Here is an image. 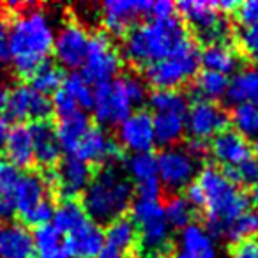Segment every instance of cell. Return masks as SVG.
Here are the masks:
<instances>
[{"mask_svg":"<svg viewBox=\"0 0 258 258\" xmlns=\"http://www.w3.org/2000/svg\"><path fill=\"white\" fill-rule=\"evenodd\" d=\"M55 25L50 15L37 6L23 4L6 29L11 66L20 78H32L53 51Z\"/></svg>","mask_w":258,"mask_h":258,"instance_id":"1","label":"cell"},{"mask_svg":"<svg viewBox=\"0 0 258 258\" xmlns=\"http://www.w3.org/2000/svg\"><path fill=\"white\" fill-rule=\"evenodd\" d=\"M187 39V29L177 15L166 20L149 18L124 36L122 58L137 68H147L175 51Z\"/></svg>","mask_w":258,"mask_h":258,"instance_id":"2","label":"cell"},{"mask_svg":"<svg viewBox=\"0 0 258 258\" xmlns=\"http://www.w3.org/2000/svg\"><path fill=\"white\" fill-rule=\"evenodd\" d=\"M195 180L205 197V230L212 239H223L226 228L249 209V197L216 166H205Z\"/></svg>","mask_w":258,"mask_h":258,"instance_id":"3","label":"cell"},{"mask_svg":"<svg viewBox=\"0 0 258 258\" xmlns=\"http://www.w3.org/2000/svg\"><path fill=\"white\" fill-rule=\"evenodd\" d=\"M135 187L115 165L103 166L82 195V205L90 221L108 225L122 218L133 205Z\"/></svg>","mask_w":258,"mask_h":258,"instance_id":"4","label":"cell"},{"mask_svg":"<svg viewBox=\"0 0 258 258\" xmlns=\"http://www.w3.org/2000/svg\"><path fill=\"white\" fill-rule=\"evenodd\" d=\"M131 219L138 232V244L144 258H170L172 226L165 218L161 202L137 200L131 205Z\"/></svg>","mask_w":258,"mask_h":258,"instance_id":"5","label":"cell"},{"mask_svg":"<svg viewBox=\"0 0 258 258\" xmlns=\"http://www.w3.org/2000/svg\"><path fill=\"white\" fill-rule=\"evenodd\" d=\"M200 69V48L187 39L165 58L145 68V83L154 89H177L195 80Z\"/></svg>","mask_w":258,"mask_h":258,"instance_id":"6","label":"cell"},{"mask_svg":"<svg viewBox=\"0 0 258 258\" xmlns=\"http://www.w3.org/2000/svg\"><path fill=\"white\" fill-rule=\"evenodd\" d=\"M177 13L189 29L197 32V36L207 44L225 43L228 34V20L216 8L214 2L204 0H180L177 4Z\"/></svg>","mask_w":258,"mask_h":258,"instance_id":"7","label":"cell"},{"mask_svg":"<svg viewBox=\"0 0 258 258\" xmlns=\"http://www.w3.org/2000/svg\"><path fill=\"white\" fill-rule=\"evenodd\" d=\"M122 71V55L113 44L111 36H108L104 30L94 32L89 41L85 64L82 73L94 87L99 83H106L118 78V73Z\"/></svg>","mask_w":258,"mask_h":258,"instance_id":"8","label":"cell"},{"mask_svg":"<svg viewBox=\"0 0 258 258\" xmlns=\"http://www.w3.org/2000/svg\"><path fill=\"white\" fill-rule=\"evenodd\" d=\"M135 103L125 92L120 78L94 87L92 111L101 127H117L135 111Z\"/></svg>","mask_w":258,"mask_h":258,"instance_id":"9","label":"cell"},{"mask_svg":"<svg viewBox=\"0 0 258 258\" xmlns=\"http://www.w3.org/2000/svg\"><path fill=\"white\" fill-rule=\"evenodd\" d=\"M4 113L8 120H13L15 124H23L25 120H48L53 110H51L50 97L37 92L32 85L18 83L11 90H8Z\"/></svg>","mask_w":258,"mask_h":258,"instance_id":"10","label":"cell"},{"mask_svg":"<svg viewBox=\"0 0 258 258\" xmlns=\"http://www.w3.org/2000/svg\"><path fill=\"white\" fill-rule=\"evenodd\" d=\"M92 175L90 165L76 156H66L64 159H60L58 166L48 170L43 177L48 189H55L62 200H76V197L83 195V191L87 189Z\"/></svg>","mask_w":258,"mask_h":258,"instance_id":"11","label":"cell"},{"mask_svg":"<svg viewBox=\"0 0 258 258\" xmlns=\"http://www.w3.org/2000/svg\"><path fill=\"white\" fill-rule=\"evenodd\" d=\"M198 175V161L186 147H166L158 154V179L170 191L186 189Z\"/></svg>","mask_w":258,"mask_h":258,"instance_id":"12","label":"cell"},{"mask_svg":"<svg viewBox=\"0 0 258 258\" xmlns=\"http://www.w3.org/2000/svg\"><path fill=\"white\" fill-rule=\"evenodd\" d=\"M90 36L78 22H66L55 34L53 57L62 69L76 71L82 69L87 58Z\"/></svg>","mask_w":258,"mask_h":258,"instance_id":"13","label":"cell"},{"mask_svg":"<svg viewBox=\"0 0 258 258\" xmlns=\"http://www.w3.org/2000/svg\"><path fill=\"white\" fill-rule=\"evenodd\" d=\"M230 124V115L214 101H195L186 115V133L191 140L211 142Z\"/></svg>","mask_w":258,"mask_h":258,"instance_id":"14","label":"cell"},{"mask_svg":"<svg viewBox=\"0 0 258 258\" xmlns=\"http://www.w3.org/2000/svg\"><path fill=\"white\" fill-rule=\"evenodd\" d=\"M151 0H106L101 4V18L108 36L124 37L140 18H149Z\"/></svg>","mask_w":258,"mask_h":258,"instance_id":"15","label":"cell"},{"mask_svg":"<svg viewBox=\"0 0 258 258\" xmlns=\"http://www.w3.org/2000/svg\"><path fill=\"white\" fill-rule=\"evenodd\" d=\"M117 144L131 154L151 152L156 145L152 115L147 110H135L117 125Z\"/></svg>","mask_w":258,"mask_h":258,"instance_id":"16","label":"cell"},{"mask_svg":"<svg viewBox=\"0 0 258 258\" xmlns=\"http://www.w3.org/2000/svg\"><path fill=\"white\" fill-rule=\"evenodd\" d=\"M73 156L85 161L87 165L108 166L120 159V147H118L117 140L108 133L106 127L90 125V129L80 142Z\"/></svg>","mask_w":258,"mask_h":258,"instance_id":"17","label":"cell"},{"mask_svg":"<svg viewBox=\"0 0 258 258\" xmlns=\"http://www.w3.org/2000/svg\"><path fill=\"white\" fill-rule=\"evenodd\" d=\"M209 152L223 168L239 166L240 163L253 158L251 156V145L247 144L246 138L240 137L233 129H225L223 133L212 138L209 142Z\"/></svg>","mask_w":258,"mask_h":258,"instance_id":"18","label":"cell"},{"mask_svg":"<svg viewBox=\"0 0 258 258\" xmlns=\"http://www.w3.org/2000/svg\"><path fill=\"white\" fill-rule=\"evenodd\" d=\"M0 258H36L32 232L23 223L0 221Z\"/></svg>","mask_w":258,"mask_h":258,"instance_id":"19","label":"cell"},{"mask_svg":"<svg viewBox=\"0 0 258 258\" xmlns=\"http://www.w3.org/2000/svg\"><path fill=\"white\" fill-rule=\"evenodd\" d=\"M30 133L34 142V159L43 168H55L60 163L62 149L55 135V125H51L48 120L32 122L29 124Z\"/></svg>","mask_w":258,"mask_h":258,"instance_id":"20","label":"cell"},{"mask_svg":"<svg viewBox=\"0 0 258 258\" xmlns=\"http://www.w3.org/2000/svg\"><path fill=\"white\" fill-rule=\"evenodd\" d=\"M104 246V230L89 221L76 232L64 237V247L71 258H96Z\"/></svg>","mask_w":258,"mask_h":258,"instance_id":"21","label":"cell"},{"mask_svg":"<svg viewBox=\"0 0 258 258\" xmlns=\"http://www.w3.org/2000/svg\"><path fill=\"white\" fill-rule=\"evenodd\" d=\"M173 258H218L214 239L209 235L205 226L191 223L180 230L179 249Z\"/></svg>","mask_w":258,"mask_h":258,"instance_id":"22","label":"cell"},{"mask_svg":"<svg viewBox=\"0 0 258 258\" xmlns=\"http://www.w3.org/2000/svg\"><path fill=\"white\" fill-rule=\"evenodd\" d=\"M8 161L18 170H29L36 163L34 159V142L32 133L27 124H15L9 131L8 144L4 149Z\"/></svg>","mask_w":258,"mask_h":258,"instance_id":"23","label":"cell"},{"mask_svg":"<svg viewBox=\"0 0 258 258\" xmlns=\"http://www.w3.org/2000/svg\"><path fill=\"white\" fill-rule=\"evenodd\" d=\"M90 129V118L87 111L78 110L76 113L68 115L64 118H58L57 125H55V135L60 144L62 152H68V156H73L80 142L87 135Z\"/></svg>","mask_w":258,"mask_h":258,"instance_id":"24","label":"cell"},{"mask_svg":"<svg viewBox=\"0 0 258 258\" xmlns=\"http://www.w3.org/2000/svg\"><path fill=\"white\" fill-rule=\"evenodd\" d=\"M225 99L232 106H239V104L258 106V66L240 69L230 80Z\"/></svg>","mask_w":258,"mask_h":258,"instance_id":"25","label":"cell"},{"mask_svg":"<svg viewBox=\"0 0 258 258\" xmlns=\"http://www.w3.org/2000/svg\"><path fill=\"white\" fill-rule=\"evenodd\" d=\"M200 64L204 69L228 76L240 66V53L235 46L228 43L207 44L200 50Z\"/></svg>","mask_w":258,"mask_h":258,"instance_id":"26","label":"cell"},{"mask_svg":"<svg viewBox=\"0 0 258 258\" xmlns=\"http://www.w3.org/2000/svg\"><path fill=\"white\" fill-rule=\"evenodd\" d=\"M48 198V186L44 182V177L36 172L22 173L18 180V186L15 189L16 214H22L27 209L34 207L36 204Z\"/></svg>","mask_w":258,"mask_h":258,"instance_id":"27","label":"cell"},{"mask_svg":"<svg viewBox=\"0 0 258 258\" xmlns=\"http://www.w3.org/2000/svg\"><path fill=\"white\" fill-rule=\"evenodd\" d=\"M152 124H154L156 144L161 145L163 149L179 145V142L186 135V115L154 113Z\"/></svg>","mask_w":258,"mask_h":258,"instance_id":"28","label":"cell"},{"mask_svg":"<svg viewBox=\"0 0 258 258\" xmlns=\"http://www.w3.org/2000/svg\"><path fill=\"white\" fill-rule=\"evenodd\" d=\"M137 242L138 232L131 218L122 216V218L115 219V221L106 225V230H104V246L111 247V249L127 256L129 251L135 249Z\"/></svg>","mask_w":258,"mask_h":258,"instance_id":"29","label":"cell"},{"mask_svg":"<svg viewBox=\"0 0 258 258\" xmlns=\"http://www.w3.org/2000/svg\"><path fill=\"white\" fill-rule=\"evenodd\" d=\"M89 216H87L85 209L80 202L76 200H60L55 205L53 219L51 225L62 233V235H69V233L76 232L82 228L85 223H89Z\"/></svg>","mask_w":258,"mask_h":258,"instance_id":"30","label":"cell"},{"mask_svg":"<svg viewBox=\"0 0 258 258\" xmlns=\"http://www.w3.org/2000/svg\"><path fill=\"white\" fill-rule=\"evenodd\" d=\"M36 258H71L64 247V235L53 225H44L34 230Z\"/></svg>","mask_w":258,"mask_h":258,"instance_id":"31","label":"cell"},{"mask_svg":"<svg viewBox=\"0 0 258 258\" xmlns=\"http://www.w3.org/2000/svg\"><path fill=\"white\" fill-rule=\"evenodd\" d=\"M228 76L214 71H200L193 80V92L197 101H214L218 103L221 97H225L228 89Z\"/></svg>","mask_w":258,"mask_h":258,"instance_id":"32","label":"cell"},{"mask_svg":"<svg viewBox=\"0 0 258 258\" xmlns=\"http://www.w3.org/2000/svg\"><path fill=\"white\" fill-rule=\"evenodd\" d=\"M147 103L154 113H179L187 115L189 101L184 92L177 89H156L149 94Z\"/></svg>","mask_w":258,"mask_h":258,"instance_id":"33","label":"cell"},{"mask_svg":"<svg viewBox=\"0 0 258 258\" xmlns=\"http://www.w3.org/2000/svg\"><path fill=\"white\" fill-rule=\"evenodd\" d=\"M124 173L131 182H135V186L158 179V156L152 152L129 154L124 159Z\"/></svg>","mask_w":258,"mask_h":258,"instance_id":"34","label":"cell"},{"mask_svg":"<svg viewBox=\"0 0 258 258\" xmlns=\"http://www.w3.org/2000/svg\"><path fill=\"white\" fill-rule=\"evenodd\" d=\"M62 89L75 99L80 110L85 111L87 108H92L94 101V87L89 80L83 76L82 71H71L69 75L64 76Z\"/></svg>","mask_w":258,"mask_h":258,"instance_id":"35","label":"cell"},{"mask_svg":"<svg viewBox=\"0 0 258 258\" xmlns=\"http://www.w3.org/2000/svg\"><path fill=\"white\" fill-rule=\"evenodd\" d=\"M64 71L58 64L48 60L46 64H43L37 73L32 76V87L37 92L44 94V96H53L57 90L62 89V83H64Z\"/></svg>","mask_w":258,"mask_h":258,"instance_id":"36","label":"cell"},{"mask_svg":"<svg viewBox=\"0 0 258 258\" xmlns=\"http://www.w3.org/2000/svg\"><path fill=\"white\" fill-rule=\"evenodd\" d=\"M230 122L240 137H244L246 140L247 138L258 140V106H253V104L233 106L230 113Z\"/></svg>","mask_w":258,"mask_h":258,"instance_id":"37","label":"cell"},{"mask_svg":"<svg viewBox=\"0 0 258 258\" xmlns=\"http://www.w3.org/2000/svg\"><path fill=\"white\" fill-rule=\"evenodd\" d=\"M165 209V218L172 228H186L187 225L193 223L195 209L189 205V202L182 195H173L163 205Z\"/></svg>","mask_w":258,"mask_h":258,"instance_id":"38","label":"cell"},{"mask_svg":"<svg viewBox=\"0 0 258 258\" xmlns=\"http://www.w3.org/2000/svg\"><path fill=\"white\" fill-rule=\"evenodd\" d=\"M258 232V211L247 209L244 214H240L232 225L226 228V233L223 239L230 240L232 244H237L240 240L251 239L253 233Z\"/></svg>","mask_w":258,"mask_h":258,"instance_id":"39","label":"cell"},{"mask_svg":"<svg viewBox=\"0 0 258 258\" xmlns=\"http://www.w3.org/2000/svg\"><path fill=\"white\" fill-rule=\"evenodd\" d=\"M53 212H55V204L50 198H44L43 202H39V204H36L34 207L22 212L20 218H22V223L27 228H29V226L39 228V226L50 225L51 219H53Z\"/></svg>","mask_w":258,"mask_h":258,"instance_id":"40","label":"cell"},{"mask_svg":"<svg viewBox=\"0 0 258 258\" xmlns=\"http://www.w3.org/2000/svg\"><path fill=\"white\" fill-rule=\"evenodd\" d=\"M237 50L240 55L258 64V25L240 27L237 32Z\"/></svg>","mask_w":258,"mask_h":258,"instance_id":"41","label":"cell"},{"mask_svg":"<svg viewBox=\"0 0 258 258\" xmlns=\"http://www.w3.org/2000/svg\"><path fill=\"white\" fill-rule=\"evenodd\" d=\"M22 172L8 159H0V200H15V189Z\"/></svg>","mask_w":258,"mask_h":258,"instance_id":"42","label":"cell"},{"mask_svg":"<svg viewBox=\"0 0 258 258\" xmlns=\"http://www.w3.org/2000/svg\"><path fill=\"white\" fill-rule=\"evenodd\" d=\"M221 172L232 180L233 184H254L258 182V161L254 158H249L247 161L240 163L239 166L232 168H221Z\"/></svg>","mask_w":258,"mask_h":258,"instance_id":"43","label":"cell"},{"mask_svg":"<svg viewBox=\"0 0 258 258\" xmlns=\"http://www.w3.org/2000/svg\"><path fill=\"white\" fill-rule=\"evenodd\" d=\"M51 110H53V113L57 115L58 118H64V117H68V115L76 113L80 108H78V104L75 103V99H73L64 89H60L51 96Z\"/></svg>","mask_w":258,"mask_h":258,"instance_id":"44","label":"cell"},{"mask_svg":"<svg viewBox=\"0 0 258 258\" xmlns=\"http://www.w3.org/2000/svg\"><path fill=\"white\" fill-rule=\"evenodd\" d=\"M135 187V195L137 200H147V202H159L163 195V186L159 182V179H152L147 182L137 184Z\"/></svg>","mask_w":258,"mask_h":258,"instance_id":"45","label":"cell"},{"mask_svg":"<svg viewBox=\"0 0 258 258\" xmlns=\"http://www.w3.org/2000/svg\"><path fill=\"white\" fill-rule=\"evenodd\" d=\"M237 22L242 27L258 25V0H247V2H240L237 11L233 13Z\"/></svg>","mask_w":258,"mask_h":258,"instance_id":"46","label":"cell"},{"mask_svg":"<svg viewBox=\"0 0 258 258\" xmlns=\"http://www.w3.org/2000/svg\"><path fill=\"white\" fill-rule=\"evenodd\" d=\"M230 258H258V239L251 237V239L232 244Z\"/></svg>","mask_w":258,"mask_h":258,"instance_id":"47","label":"cell"},{"mask_svg":"<svg viewBox=\"0 0 258 258\" xmlns=\"http://www.w3.org/2000/svg\"><path fill=\"white\" fill-rule=\"evenodd\" d=\"M175 15H177V4H173L172 0H158V2H152L149 18L166 20V18H172V16H175Z\"/></svg>","mask_w":258,"mask_h":258,"instance_id":"48","label":"cell"},{"mask_svg":"<svg viewBox=\"0 0 258 258\" xmlns=\"http://www.w3.org/2000/svg\"><path fill=\"white\" fill-rule=\"evenodd\" d=\"M184 198L189 202V205L193 209H204L205 197H204V191H202V187L198 186L197 180L191 182L189 186L186 187V195H184Z\"/></svg>","mask_w":258,"mask_h":258,"instance_id":"49","label":"cell"},{"mask_svg":"<svg viewBox=\"0 0 258 258\" xmlns=\"http://www.w3.org/2000/svg\"><path fill=\"white\" fill-rule=\"evenodd\" d=\"M9 131H11V125H9V120L6 117L0 115V152H4L6 144H8V137Z\"/></svg>","mask_w":258,"mask_h":258,"instance_id":"50","label":"cell"},{"mask_svg":"<svg viewBox=\"0 0 258 258\" xmlns=\"http://www.w3.org/2000/svg\"><path fill=\"white\" fill-rule=\"evenodd\" d=\"M6 64H11V50H9V44L4 37V39H0V66Z\"/></svg>","mask_w":258,"mask_h":258,"instance_id":"51","label":"cell"},{"mask_svg":"<svg viewBox=\"0 0 258 258\" xmlns=\"http://www.w3.org/2000/svg\"><path fill=\"white\" fill-rule=\"evenodd\" d=\"M6 97H8V89H6V82H4V76H2V71H0V111L4 110Z\"/></svg>","mask_w":258,"mask_h":258,"instance_id":"52","label":"cell"},{"mask_svg":"<svg viewBox=\"0 0 258 258\" xmlns=\"http://www.w3.org/2000/svg\"><path fill=\"white\" fill-rule=\"evenodd\" d=\"M249 200H253L254 204L258 205V182H254L253 187H251V198Z\"/></svg>","mask_w":258,"mask_h":258,"instance_id":"53","label":"cell"},{"mask_svg":"<svg viewBox=\"0 0 258 258\" xmlns=\"http://www.w3.org/2000/svg\"><path fill=\"white\" fill-rule=\"evenodd\" d=\"M251 154H253L254 159L258 161V140H254V144L251 145Z\"/></svg>","mask_w":258,"mask_h":258,"instance_id":"54","label":"cell"},{"mask_svg":"<svg viewBox=\"0 0 258 258\" xmlns=\"http://www.w3.org/2000/svg\"><path fill=\"white\" fill-rule=\"evenodd\" d=\"M6 37V27H4V22L0 18V39H4Z\"/></svg>","mask_w":258,"mask_h":258,"instance_id":"55","label":"cell"}]
</instances>
